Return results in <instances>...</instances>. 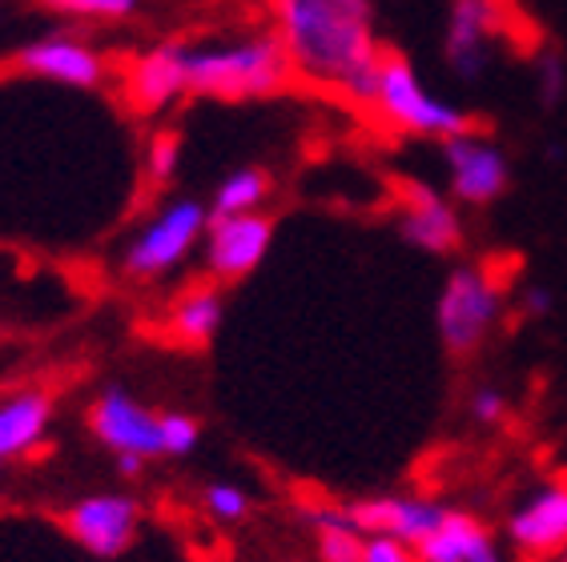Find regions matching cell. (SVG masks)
Masks as SVG:
<instances>
[{
    "label": "cell",
    "mask_w": 567,
    "mask_h": 562,
    "mask_svg": "<svg viewBox=\"0 0 567 562\" xmlns=\"http://www.w3.org/2000/svg\"><path fill=\"white\" fill-rule=\"evenodd\" d=\"M310 527H315V534H318V559L322 562H362L367 534L350 522L347 507L310 510Z\"/></svg>",
    "instance_id": "obj_19"
},
{
    "label": "cell",
    "mask_w": 567,
    "mask_h": 562,
    "mask_svg": "<svg viewBox=\"0 0 567 562\" xmlns=\"http://www.w3.org/2000/svg\"><path fill=\"white\" fill-rule=\"evenodd\" d=\"M162 455L169 458H186L194 455L197 438H202V426H197L189 414H162Z\"/></svg>",
    "instance_id": "obj_24"
},
{
    "label": "cell",
    "mask_w": 567,
    "mask_h": 562,
    "mask_svg": "<svg viewBox=\"0 0 567 562\" xmlns=\"http://www.w3.org/2000/svg\"><path fill=\"white\" fill-rule=\"evenodd\" d=\"M399 233L423 253H451L463 241V221L447 197L423 181L403 185V209H399Z\"/></svg>",
    "instance_id": "obj_14"
},
{
    "label": "cell",
    "mask_w": 567,
    "mask_h": 562,
    "mask_svg": "<svg viewBox=\"0 0 567 562\" xmlns=\"http://www.w3.org/2000/svg\"><path fill=\"white\" fill-rule=\"evenodd\" d=\"M142 527V507L130 495H89L65 510L69 539L97 559H117L133 547Z\"/></svg>",
    "instance_id": "obj_10"
},
{
    "label": "cell",
    "mask_w": 567,
    "mask_h": 562,
    "mask_svg": "<svg viewBox=\"0 0 567 562\" xmlns=\"http://www.w3.org/2000/svg\"><path fill=\"white\" fill-rule=\"evenodd\" d=\"M142 466H145L142 455H117V470L125 478H137V475H142Z\"/></svg>",
    "instance_id": "obj_29"
},
{
    "label": "cell",
    "mask_w": 567,
    "mask_h": 562,
    "mask_svg": "<svg viewBox=\"0 0 567 562\" xmlns=\"http://www.w3.org/2000/svg\"><path fill=\"white\" fill-rule=\"evenodd\" d=\"M347 514L362 534H386V539H399V542H406V547H419V542L443 522L447 507H439L435 498L382 495V498H359V502H350Z\"/></svg>",
    "instance_id": "obj_13"
},
{
    "label": "cell",
    "mask_w": 567,
    "mask_h": 562,
    "mask_svg": "<svg viewBox=\"0 0 567 562\" xmlns=\"http://www.w3.org/2000/svg\"><path fill=\"white\" fill-rule=\"evenodd\" d=\"M507 29V0H451L443 29V61L458 81H480L492 69L495 44Z\"/></svg>",
    "instance_id": "obj_6"
},
{
    "label": "cell",
    "mask_w": 567,
    "mask_h": 562,
    "mask_svg": "<svg viewBox=\"0 0 567 562\" xmlns=\"http://www.w3.org/2000/svg\"><path fill=\"white\" fill-rule=\"evenodd\" d=\"M367 113H374L391 129L411 133V137H431V140H447L455 133L471 129L467 108L431 93L426 81L419 76V69L403 53H394V49L382 53L379 85H374V101Z\"/></svg>",
    "instance_id": "obj_3"
},
{
    "label": "cell",
    "mask_w": 567,
    "mask_h": 562,
    "mask_svg": "<svg viewBox=\"0 0 567 562\" xmlns=\"http://www.w3.org/2000/svg\"><path fill=\"white\" fill-rule=\"evenodd\" d=\"M535 93H539V105L544 108H556L567 93V65L559 53H539L535 56Z\"/></svg>",
    "instance_id": "obj_23"
},
{
    "label": "cell",
    "mask_w": 567,
    "mask_h": 562,
    "mask_svg": "<svg viewBox=\"0 0 567 562\" xmlns=\"http://www.w3.org/2000/svg\"><path fill=\"white\" fill-rule=\"evenodd\" d=\"M551 290H544V285H532V290L524 293V314H532V318H544L547 310H551Z\"/></svg>",
    "instance_id": "obj_28"
},
{
    "label": "cell",
    "mask_w": 567,
    "mask_h": 562,
    "mask_svg": "<svg viewBox=\"0 0 567 562\" xmlns=\"http://www.w3.org/2000/svg\"><path fill=\"white\" fill-rule=\"evenodd\" d=\"M471 418L480 422V426H495V422H503V414H507V394H503L499 386H480L475 394H471Z\"/></svg>",
    "instance_id": "obj_26"
},
{
    "label": "cell",
    "mask_w": 567,
    "mask_h": 562,
    "mask_svg": "<svg viewBox=\"0 0 567 562\" xmlns=\"http://www.w3.org/2000/svg\"><path fill=\"white\" fill-rule=\"evenodd\" d=\"M221 314H226L221 293L214 290V285H194V290L182 293L174 302V310H169V334H174V342H182V346L202 350L218 337Z\"/></svg>",
    "instance_id": "obj_18"
},
{
    "label": "cell",
    "mask_w": 567,
    "mask_h": 562,
    "mask_svg": "<svg viewBox=\"0 0 567 562\" xmlns=\"http://www.w3.org/2000/svg\"><path fill=\"white\" fill-rule=\"evenodd\" d=\"M209 226V209L194 197H177L165 209L145 221V229L125 246L121 253V270L133 281H150L162 273H174L182 261L194 253V246L202 241Z\"/></svg>",
    "instance_id": "obj_5"
},
{
    "label": "cell",
    "mask_w": 567,
    "mask_h": 562,
    "mask_svg": "<svg viewBox=\"0 0 567 562\" xmlns=\"http://www.w3.org/2000/svg\"><path fill=\"white\" fill-rule=\"evenodd\" d=\"M189 41H157L145 53H137L125 65L121 89L137 113L153 117L165 113L169 105H177L182 97H189Z\"/></svg>",
    "instance_id": "obj_9"
},
{
    "label": "cell",
    "mask_w": 567,
    "mask_h": 562,
    "mask_svg": "<svg viewBox=\"0 0 567 562\" xmlns=\"http://www.w3.org/2000/svg\"><path fill=\"white\" fill-rule=\"evenodd\" d=\"M270 197V174L266 169H234L214 194V217H234V214H254L266 206Z\"/></svg>",
    "instance_id": "obj_20"
},
{
    "label": "cell",
    "mask_w": 567,
    "mask_h": 562,
    "mask_svg": "<svg viewBox=\"0 0 567 562\" xmlns=\"http://www.w3.org/2000/svg\"><path fill=\"white\" fill-rule=\"evenodd\" d=\"M362 562H419V551L399 539H386V534H367Z\"/></svg>",
    "instance_id": "obj_27"
},
{
    "label": "cell",
    "mask_w": 567,
    "mask_h": 562,
    "mask_svg": "<svg viewBox=\"0 0 567 562\" xmlns=\"http://www.w3.org/2000/svg\"><path fill=\"white\" fill-rule=\"evenodd\" d=\"M189 97L209 101H262L282 93L295 73L286 61L282 41L266 33L218 37L206 44H189Z\"/></svg>",
    "instance_id": "obj_2"
},
{
    "label": "cell",
    "mask_w": 567,
    "mask_h": 562,
    "mask_svg": "<svg viewBox=\"0 0 567 562\" xmlns=\"http://www.w3.org/2000/svg\"><path fill=\"white\" fill-rule=\"evenodd\" d=\"M12 69L37 81H53L65 89H101L110 81V61L97 44H89L85 37L65 33H44L37 41L21 44L12 56Z\"/></svg>",
    "instance_id": "obj_7"
},
{
    "label": "cell",
    "mask_w": 567,
    "mask_h": 562,
    "mask_svg": "<svg viewBox=\"0 0 567 562\" xmlns=\"http://www.w3.org/2000/svg\"><path fill=\"white\" fill-rule=\"evenodd\" d=\"M53 418V402L41 389H24L17 398L0 402V458H21L41 446Z\"/></svg>",
    "instance_id": "obj_17"
},
{
    "label": "cell",
    "mask_w": 567,
    "mask_h": 562,
    "mask_svg": "<svg viewBox=\"0 0 567 562\" xmlns=\"http://www.w3.org/2000/svg\"><path fill=\"white\" fill-rule=\"evenodd\" d=\"M266 12L295 81L371 108L386 53L374 0H266Z\"/></svg>",
    "instance_id": "obj_1"
},
{
    "label": "cell",
    "mask_w": 567,
    "mask_h": 562,
    "mask_svg": "<svg viewBox=\"0 0 567 562\" xmlns=\"http://www.w3.org/2000/svg\"><path fill=\"white\" fill-rule=\"evenodd\" d=\"M0 466H4V458H0Z\"/></svg>",
    "instance_id": "obj_31"
},
{
    "label": "cell",
    "mask_w": 567,
    "mask_h": 562,
    "mask_svg": "<svg viewBox=\"0 0 567 562\" xmlns=\"http://www.w3.org/2000/svg\"><path fill=\"white\" fill-rule=\"evenodd\" d=\"M499 322H503L499 281L492 273H483L480 266H458V270H451L435 305L439 342L447 346V354L471 357L495 334Z\"/></svg>",
    "instance_id": "obj_4"
},
{
    "label": "cell",
    "mask_w": 567,
    "mask_h": 562,
    "mask_svg": "<svg viewBox=\"0 0 567 562\" xmlns=\"http://www.w3.org/2000/svg\"><path fill=\"white\" fill-rule=\"evenodd\" d=\"M507 534L524 554H556L567 547V482L535 490L507 519Z\"/></svg>",
    "instance_id": "obj_15"
},
{
    "label": "cell",
    "mask_w": 567,
    "mask_h": 562,
    "mask_svg": "<svg viewBox=\"0 0 567 562\" xmlns=\"http://www.w3.org/2000/svg\"><path fill=\"white\" fill-rule=\"evenodd\" d=\"M177 165H182V140H177V133H157V137L150 140V153H145L150 177L157 185L169 181V177L177 174Z\"/></svg>",
    "instance_id": "obj_25"
},
{
    "label": "cell",
    "mask_w": 567,
    "mask_h": 562,
    "mask_svg": "<svg viewBox=\"0 0 567 562\" xmlns=\"http://www.w3.org/2000/svg\"><path fill=\"white\" fill-rule=\"evenodd\" d=\"M559 562H567V547H564V554H559Z\"/></svg>",
    "instance_id": "obj_30"
},
{
    "label": "cell",
    "mask_w": 567,
    "mask_h": 562,
    "mask_svg": "<svg viewBox=\"0 0 567 562\" xmlns=\"http://www.w3.org/2000/svg\"><path fill=\"white\" fill-rule=\"evenodd\" d=\"M443 165H447L451 197L458 206H492L512 185V162L492 137L467 129L443 140Z\"/></svg>",
    "instance_id": "obj_8"
},
{
    "label": "cell",
    "mask_w": 567,
    "mask_h": 562,
    "mask_svg": "<svg viewBox=\"0 0 567 562\" xmlns=\"http://www.w3.org/2000/svg\"><path fill=\"white\" fill-rule=\"evenodd\" d=\"M419 562H507L492 530L463 510H447L431 534L415 547Z\"/></svg>",
    "instance_id": "obj_16"
},
{
    "label": "cell",
    "mask_w": 567,
    "mask_h": 562,
    "mask_svg": "<svg viewBox=\"0 0 567 562\" xmlns=\"http://www.w3.org/2000/svg\"><path fill=\"white\" fill-rule=\"evenodd\" d=\"M202 507H206V514L214 522H241L250 514V495L241 487H234V482H214L202 495Z\"/></svg>",
    "instance_id": "obj_22"
},
{
    "label": "cell",
    "mask_w": 567,
    "mask_h": 562,
    "mask_svg": "<svg viewBox=\"0 0 567 562\" xmlns=\"http://www.w3.org/2000/svg\"><path fill=\"white\" fill-rule=\"evenodd\" d=\"M274 246V221L254 209V214L214 217L206 226V270L218 281H241L266 261Z\"/></svg>",
    "instance_id": "obj_11"
},
{
    "label": "cell",
    "mask_w": 567,
    "mask_h": 562,
    "mask_svg": "<svg viewBox=\"0 0 567 562\" xmlns=\"http://www.w3.org/2000/svg\"><path fill=\"white\" fill-rule=\"evenodd\" d=\"M44 9L76 24H121L142 12V0H41Z\"/></svg>",
    "instance_id": "obj_21"
},
{
    "label": "cell",
    "mask_w": 567,
    "mask_h": 562,
    "mask_svg": "<svg viewBox=\"0 0 567 562\" xmlns=\"http://www.w3.org/2000/svg\"><path fill=\"white\" fill-rule=\"evenodd\" d=\"M89 430L97 434V443L105 450H113V455H162V422H157V414L117 386H110L89 406Z\"/></svg>",
    "instance_id": "obj_12"
}]
</instances>
